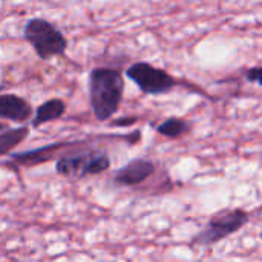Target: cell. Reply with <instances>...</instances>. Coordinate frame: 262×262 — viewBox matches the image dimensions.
Here are the masks:
<instances>
[{
  "label": "cell",
  "mask_w": 262,
  "mask_h": 262,
  "mask_svg": "<svg viewBox=\"0 0 262 262\" xmlns=\"http://www.w3.org/2000/svg\"><path fill=\"white\" fill-rule=\"evenodd\" d=\"M64 112H66V103L61 98H49L35 109V115L32 118L31 126L40 127L41 124L61 118Z\"/></svg>",
  "instance_id": "9"
},
{
  "label": "cell",
  "mask_w": 262,
  "mask_h": 262,
  "mask_svg": "<svg viewBox=\"0 0 262 262\" xmlns=\"http://www.w3.org/2000/svg\"><path fill=\"white\" fill-rule=\"evenodd\" d=\"M249 213L243 209H233V210H227V212H221L218 215H215L213 218L209 220L207 226L196 233V236L192 239V246H213L229 236H232L233 233L239 232L244 226L249 224Z\"/></svg>",
  "instance_id": "4"
},
{
  "label": "cell",
  "mask_w": 262,
  "mask_h": 262,
  "mask_svg": "<svg viewBox=\"0 0 262 262\" xmlns=\"http://www.w3.org/2000/svg\"><path fill=\"white\" fill-rule=\"evenodd\" d=\"M261 68L256 66V68H252L246 72V78L247 81L250 83H256V84H261Z\"/></svg>",
  "instance_id": "12"
},
{
  "label": "cell",
  "mask_w": 262,
  "mask_h": 262,
  "mask_svg": "<svg viewBox=\"0 0 262 262\" xmlns=\"http://www.w3.org/2000/svg\"><path fill=\"white\" fill-rule=\"evenodd\" d=\"M23 37L34 48L37 57L45 61L52 57L64 55L68 48V40L63 32L54 23L41 17H34L26 21Z\"/></svg>",
  "instance_id": "2"
},
{
  "label": "cell",
  "mask_w": 262,
  "mask_h": 262,
  "mask_svg": "<svg viewBox=\"0 0 262 262\" xmlns=\"http://www.w3.org/2000/svg\"><path fill=\"white\" fill-rule=\"evenodd\" d=\"M9 126L6 124V123H0V132H3V130H6Z\"/></svg>",
  "instance_id": "14"
},
{
  "label": "cell",
  "mask_w": 262,
  "mask_h": 262,
  "mask_svg": "<svg viewBox=\"0 0 262 262\" xmlns=\"http://www.w3.org/2000/svg\"><path fill=\"white\" fill-rule=\"evenodd\" d=\"M155 173V164L146 158H134L114 175V183L120 187H137Z\"/></svg>",
  "instance_id": "6"
},
{
  "label": "cell",
  "mask_w": 262,
  "mask_h": 262,
  "mask_svg": "<svg viewBox=\"0 0 262 262\" xmlns=\"http://www.w3.org/2000/svg\"><path fill=\"white\" fill-rule=\"evenodd\" d=\"M137 121V118H123V120H115V126H129V124H134Z\"/></svg>",
  "instance_id": "13"
},
{
  "label": "cell",
  "mask_w": 262,
  "mask_h": 262,
  "mask_svg": "<svg viewBox=\"0 0 262 262\" xmlns=\"http://www.w3.org/2000/svg\"><path fill=\"white\" fill-rule=\"evenodd\" d=\"M61 146H64V143H52L34 150H28V152H21V154H12L11 155V161L15 163L17 166H35V164H41L46 163L49 160H52L54 152L61 149Z\"/></svg>",
  "instance_id": "8"
},
{
  "label": "cell",
  "mask_w": 262,
  "mask_h": 262,
  "mask_svg": "<svg viewBox=\"0 0 262 262\" xmlns=\"http://www.w3.org/2000/svg\"><path fill=\"white\" fill-rule=\"evenodd\" d=\"M29 134L28 126L18 127H8L6 130L0 132V157L12 152L18 144H21Z\"/></svg>",
  "instance_id": "10"
},
{
  "label": "cell",
  "mask_w": 262,
  "mask_h": 262,
  "mask_svg": "<svg viewBox=\"0 0 262 262\" xmlns=\"http://www.w3.org/2000/svg\"><path fill=\"white\" fill-rule=\"evenodd\" d=\"M32 115V106L21 97L15 94H2L0 95V118L25 123Z\"/></svg>",
  "instance_id": "7"
},
{
  "label": "cell",
  "mask_w": 262,
  "mask_h": 262,
  "mask_svg": "<svg viewBox=\"0 0 262 262\" xmlns=\"http://www.w3.org/2000/svg\"><path fill=\"white\" fill-rule=\"evenodd\" d=\"M126 75L146 95H163L177 86V80L172 74L147 61H135L127 68Z\"/></svg>",
  "instance_id": "5"
},
{
  "label": "cell",
  "mask_w": 262,
  "mask_h": 262,
  "mask_svg": "<svg viewBox=\"0 0 262 262\" xmlns=\"http://www.w3.org/2000/svg\"><path fill=\"white\" fill-rule=\"evenodd\" d=\"M124 95L123 74L115 68H95L89 74V101L94 117L104 123L120 109Z\"/></svg>",
  "instance_id": "1"
},
{
  "label": "cell",
  "mask_w": 262,
  "mask_h": 262,
  "mask_svg": "<svg viewBox=\"0 0 262 262\" xmlns=\"http://www.w3.org/2000/svg\"><path fill=\"white\" fill-rule=\"evenodd\" d=\"M111 169V158L107 154L100 150L74 152L63 155L55 161V170L61 177L68 178H84L100 175Z\"/></svg>",
  "instance_id": "3"
},
{
  "label": "cell",
  "mask_w": 262,
  "mask_h": 262,
  "mask_svg": "<svg viewBox=\"0 0 262 262\" xmlns=\"http://www.w3.org/2000/svg\"><path fill=\"white\" fill-rule=\"evenodd\" d=\"M190 130H192L190 121L183 120V118H177V117H170L157 126V132L160 135H163L166 138H172V140L181 138L186 134H189Z\"/></svg>",
  "instance_id": "11"
}]
</instances>
